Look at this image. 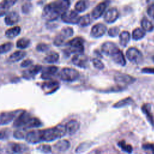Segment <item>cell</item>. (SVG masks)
<instances>
[{
    "instance_id": "1",
    "label": "cell",
    "mask_w": 154,
    "mask_h": 154,
    "mask_svg": "<svg viewBox=\"0 0 154 154\" xmlns=\"http://www.w3.org/2000/svg\"><path fill=\"white\" fill-rule=\"evenodd\" d=\"M70 2L67 0L56 1L46 4L43 9V17L45 19L52 21L56 20L67 10Z\"/></svg>"
},
{
    "instance_id": "2",
    "label": "cell",
    "mask_w": 154,
    "mask_h": 154,
    "mask_svg": "<svg viewBox=\"0 0 154 154\" xmlns=\"http://www.w3.org/2000/svg\"><path fill=\"white\" fill-rule=\"evenodd\" d=\"M66 134L65 125H58L54 128L40 130L41 142L51 141Z\"/></svg>"
},
{
    "instance_id": "3",
    "label": "cell",
    "mask_w": 154,
    "mask_h": 154,
    "mask_svg": "<svg viewBox=\"0 0 154 154\" xmlns=\"http://www.w3.org/2000/svg\"><path fill=\"white\" fill-rule=\"evenodd\" d=\"M66 45L68 46V52L70 53L82 54L84 50V40L81 37H75L67 42Z\"/></svg>"
},
{
    "instance_id": "4",
    "label": "cell",
    "mask_w": 154,
    "mask_h": 154,
    "mask_svg": "<svg viewBox=\"0 0 154 154\" xmlns=\"http://www.w3.org/2000/svg\"><path fill=\"white\" fill-rule=\"evenodd\" d=\"M61 80L67 82H72L76 80L79 76V72L75 69L65 67L61 69L59 73Z\"/></svg>"
},
{
    "instance_id": "5",
    "label": "cell",
    "mask_w": 154,
    "mask_h": 154,
    "mask_svg": "<svg viewBox=\"0 0 154 154\" xmlns=\"http://www.w3.org/2000/svg\"><path fill=\"white\" fill-rule=\"evenodd\" d=\"M79 16L75 10H67L61 15V19L67 23L76 24L79 20Z\"/></svg>"
},
{
    "instance_id": "6",
    "label": "cell",
    "mask_w": 154,
    "mask_h": 154,
    "mask_svg": "<svg viewBox=\"0 0 154 154\" xmlns=\"http://www.w3.org/2000/svg\"><path fill=\"white\" fill-rule=\"evenodd\" d=\"M128 59L134 63H140L142 61L143 55L141 52L135 48H130L126 51Z\"/></svg>"
},
{
    "instance_id": "7",
    "label": "cell",
    "mask_w": 154,
    "mask_h": 154,
    "mask_svg": "<svg viewBox=\"0 0 154 154\" xmlns=\"http://www.w3.org/2000/svg\"><path fill=\"white\" fill-rule=\"evenodd\" d=\"M28 149L27 146L23 144L11 143L8 144L7 152L8 154H21L25 152Z\"/></svg>"
},
{
    "instance_id": "8",
    "label": "cell",
    "mask_w": 154,
    "mask_h": 154,
    "mask_svg": "<svg viewBox=\"0 0 154 154\" xmlns=\"http://www.w3.org/2000/svg\"><path fill=\"white\" fill-rule=\"evenodd\" d=\"M31 118V116L28 112L25 111H23L16 117V119L14 122L13 125L14 126L17 128L22 127L23 128L27 124V123L29 122Z\"/></svg>"
},
{
    "instance_id": "9",
    "label": "cell",
    "mask_w": 154,
    "mask_h": 154,
    "mask_svg": "<svg viewBox=\"0 0 154 154\" xmlns=\"http://www.w3.org/2000/svg\"><path fill=\"white\" fill-rule=\"evenodd\" d=\"M20 111H5L0 113V125H7L13 121L17 116Z\"/></svg>"
},
{
    "instance_id": "10",
    "label": "cell",
    "mask_w": 154,
    "mask_h": 154,
    "mask_svg": "<svg viewBox=\"0 0 154 154\" xmlns=\"http://www.w3.org/2000/svg\"><path fill=\"white\" fill-rule=\"evenodd\" d=\"M73 63L81 68H85L87 66L88 58L87 57L82 54H75L72 60Z\"/></svg>"
},
{
    "instance_id": "11",
    "label": "cell",
    "mask_w": 154,
    "mask_h": 154,
    "mask_svg": "<svg viewBox=\"0 0 154 154\" xmlns=\"http://www.w3.org/2000/svg\"><path fill=\"white\" fill-rule=\"evenodd\" d=\"M102 51L107 55H110L111 57L117 51L119 50L118 46L112 42H106L104 43L101 47Z\"/></svg>"
},
{
    "instance_id": "12",
    "label": "cell",
    "mask_w": 154,
    "mask_h": 154,
    "mask_svg": "<svg viewBox=\"0 0 154 154\" xmlns=\"http://www.w3.org/2000/svg\"><path fill=\"white\" fill-rule=\"evenodd\" d=\"M114 80L119 84L129 85L133 83L135 81V79L127 74L117 73L114 76Z\"/></svg>"
},
{
    "instance_id": "13",
    "label": "cell",
    "mask_w": 154,
    "mask_h": 154,
    "mask_svg": "<svg viewBox=\"0 0 154 154\" xmlns=\"http://www.w3.org/2000/svg\"><path fill=\"white\" fill-rule=\"evenodd\" d=\"M106 26L102 23H97L94 25L91 30V35L94 38L102 37L106 31Z\"/></svg>"
},
{
    "instance_id": "14",
    "label": "cell",
    "mask_w": 154,
    "mask_h": 154,
    "mask_svg": "<svg viewBox=\"0 0 154 154\" xmlns=\"http://www.w3.org/2000/svg\"><path fill=\"white\" fill-rule=\"evenodd\" d=\"M108 5V2L104 1L97 5L91 11V17L95 19L100 17L105 11Z\"/></svg>"
},
{
    "instance_id": "15",
    "label": "cell",
    "mask_w": 154,
    "mask_h": 154,
    "mask_svg": "<svg viewBox=\"0 0 154 154\" xmlns=\"http://www.w3.org/2000/svg\"><path fill=\"white\" fill-rule=\"evenodd\" d=\"M119 16L118 10L115 7L109 8L104 15V19L107 23H113Z\"/></svg>"
},
{
    "instance_id": "16",
    "label": "cell",
    "mask_w": 154,
    "mask_h": 154,
    "mask_svg": "<svg viewBox=\"0 0 154 154\" xmlns=\"http://www.w3.org/2000/svg\"><path fill=\"white\" fill-rule=\"evenodd\" d=\"M42 69V66L38 64L32 66L29 69L25 70L23 73V78L26 79H30L36 75Z\"/></svg>"
},
{
    "instance_id": "17",
    "label": "cell",
    "mask_w": 154,
    "mask_h": 154,
    "mask_svg": "<svg viewBox=\"0 0 154 154\" xmlns=\"http://www.w3.org/2000/svg\"><path fill=\"white\" fill-rule=\"evenodd\" d=\"M20 16L19 14L15 11L9 12L5 17V22L7 25H13L19 22Z\"/></svg>"
},
{
    "instance_id": "18",
    "label": "cell",
    "mask_w": 154,
    "mask_h": 154,
    "mask_svg": "<svg viewBox=\"0 0 154 154\" xmlns=\"http://www.w3.org/2000/svg\"><path fill=\"white\" fill-rule=\"evenodd\" d=\"M65 128L66 130V134L73 135L79 129V123L75 120H71L65 125Z\"/></svg>"
},
{
    "instance_id": "19",
    "label": "cell",
    "mask_w": 154,
    "mask_h": 154,
    "mask_svg": "<svg viewBox=\"0 0 154 154\" xmlns=\"http://www.w3.org/2000/svg\"><path fill=\"white\" fill-rule=\"evenodd\" d=\"M16 1L14 0H5L0 2V16L5 15L8 11L10 7H11Z\"/></svg>"
},
{
    "instance_id": "20",
    "label": "cell",
    "mask_w": 154,
    "mask_h": 154,
    "mask_svg": "<svg viewBox=\"0 0 154 154\" xmlns=\"http://www.w3.org/2000/svg\"><path fill=\"white\" fill-rule=\"evenodd\" d=\"M58 71V67L54 66L47 67L42 72L41 78L43 79H50L52 76Z\"/></svg>"
},
{
    "instance_id": "21",
    "label": "cell",
    "mask_w": 154,
    "mask_h": 154,
    "mask_svg": "<svg viewBox=\"0 0 154 154\" xmlns=\"http://www.w3.org/2000/svg\"><path fill=\"white\" fill-rule=\"evenodd\" d=\"M59 87V83L57 81H48L45 82L42 84V88L45 91H48V93H52Z\"/></svg>"
},
{
    "instance_id": "22",
    "label": "cell",
    "mask_w": 154,
    "mask_h": 154,
    "mask_svg": "<svg viewBox=\"0 0 154 154\" xmlns=\"http://www.w3.org/2000/svg\"><path fill=\"white\" fill-rule=\"evenodd\" d=\"M26 55V52L22 51H16L10 55L8 61L10 63H15L22 60Z\"/></svg>"
},
{
    "instance_id": "23",
    "label": "cell",
    "mask_w": 154,
    "mask_h": 154,
    "mask_svg": "<svg viewBox=\"0 0 154 154\" xmlns=\"http://www.w3.org/2000/svg\"><path fill=\"white\" fill-rule=\"evenodd\" d=\"M111 57L115 63L120 64V66H123L126 64V60L122 52L120 49L117 51L116 52H115L111 56Z\"/></svg>"
},
{
    "instance_id": "24",
    "label": "cell",
    "mask_w": 154,
    "mask_h": 154,
    "mask_svg": "<svg viewBox=\"0 0 154 154\" xmlns=\"http://www.w3.org/2000/svg\"><path fill=\"white\" fill-rule=\"evenodd\" d=\"M42 126V122L40 120L34 117H31V118L29 119V122L27 123V124L23 127L22 129L24 130H26L29 128H37Z\"/></svg>"
},
{
    "instance_id": "25",
    "label": "cell",
    "mask_w": 154,
    "mask_h": 154,
    "mask_svg": "<svg viewBox=\"0 0 154 154\" xmlns=\"http://www.w3.org/2000/svg\"><path fill=\"white\" fill-rule=\"evenodd\" d=\"M20 31H21L20 27L19 26H16L13 28H10L9 29H8L5 31V34L7 37L12 38H14V37L17 36L20 34Z\"/></svg>"
},
{
    "instance_id": "26",
    "label": "cell",
    "mask_w": 154,
    "mask_h": 154,
    "mask_svg": "<svg viewBox=\"0 0 154 154\" xmlns=\"http://www.w3.org/2000/svg\"><path fill=\"white\" fill-rule=\"evenodd\" d=\"M70 142L66 140H61L56 143L54 145L55 148L59 151H66L70 147Z\"/></svg>"
},
{
    "instance_id": "27",
    "label": "cell",
    "mask_w": 154,
    "mask_h": 154,
    "mask_svg": "<svg viewBox=\"0 0 154 154\" xmlns=\"http://www.w3.org/2000/svg\"><path fill=\"white\" fill-rule=\"evenodd\" d=\"M141 25L142 26V29L144 31L150 32L152 31L154 28V25L148 19L144 17L141 22Z\"/></svg>"
},
{
    "instance_id": "28",
    "label": "cell",
    "mask_w": 154,
    "mask_h": 154,
    "mask_svg": "<svg viewBox=\"0 0 154 154\" xmlns=\"http://www.w3.org/2000/svg\"><path fill=\"white\" fill-rule=\"evenodd\" d=\"M59 59V54L56 52H51L45 57V61L48 63H55Z\"/></svg>"
},
{
    "instance_id": "29",
    "label": "cell",
    "mask_w": 154,
    "mask_h": 154,
    "mask_svg": "<svg viewBox=\"0 0 154 154\" xmlns=\"http://www.w3.org/2000/svg\"><path fill=\"white\" fill-rule=\"evenodd\" d=\"M130 34L128 31H123L120 34V43L121 45L126 46L130 40Z\"/></svg>"
},
{
    "instance_id": "30",
    "label": "cell",
    "mask_w": 154,
    "mask_h": 154,
    "mask_svg": "<svg viewBox=\"0 0 154 154\" xmlns=\"http://www.w3.org/2000/svg\"><path fill=\"white\" fill-rule=\"evenodd\" d=\"M141 109H142L143 112L146 115L147 118L149 120V121L150 122V123L152 125H154V122H153L152 114L150 112V105L148 104V103H146V104L143 105V106L141 107Z\"/></svg>"
},
{
    "instance_id": "31",
    "label": "cell",
    "mask_w": 154,
    "mask_h": 154,
    "mask_svg": "<svg viewBox=\"0 0 154 154\" xmlns=\"http://www.w3.org/2000/svg\"><path fill=\"white\" fill-rule=\"evenodd\" d=\"M145 35H146V32L142 28H135L132 31V37L133 39L137 40L143 38L145 36Z\"/></svg>"
},
{
    "instance_id": "32",
    "label": "cell",
    "mask_w": 154,
    "mask_h": 154,
    "mask_svg": "<svg viewBox=\"0 0 154 154\" xmlns=\"http://www.w3.org/2000/svg\"><path fill=\"white\" fill-rule=\"evenodd\" d=\"M59 34L64 38V39H66L67 38H69L70 37H71L73 34V28L69 26H66L64 27L61 31H60V32L59 33Z\"/></svg>"
},
{
    "instance_id": "33",
    "label": "cell",
    "mask_w": 154,
    "mask_h": 154,
    "mask_svg": "<svg viewBox=\"0 0 154 154\" xmlns=\"http://www.w3.org/2000/svg\"><path fill=\"white\" fill-rule=\"evenodd\" d=\"M92 22V19L89 14H87L84 16L80 17L78 24L82 26H85L90 25Z\"/></svg>"
},
{
    "instance_id": "34",
    "label": "cell",
    "mask_w": 154,
    "mask_h": 154,
    "mask_svg": "<svg viewBox=\"0 0 154 154\" xmlns=\"http://www.w3.org/2000/svg\"><path fill=\"white\" fill-rule=\"evenodd\" d=\"M30 44L29 39L27 38H21L16 42V46L20 49H25L29 46Z\"/></svg>"
},
{
    "instance_id": "35",
    "label": "cell",
    "mask_w": 154,
    "mask_h": 154,
    "mask_svg": "<svg viewBox=\"0 0 154 154\" xmlns=\"http://www.w3.org/2000/svg\"><path fill=\"white\" fill-rule=\"evenodd\" d=\"M132 102V99L131 97H126V98H125V99L117 102V103H116L113 105V106L114 108H120V107L129 105Z\"/></svg>"
},
{
    "instance_id": "36",
    "label": "cell",
    "mask_w": 154,
    "mask_h": 154,
    "mask_svg": "<svg viewBox=\"0 0 154 154\" xmlns=\"http://www.w3.org/2000/svg\"><path fill=\"white\" fill-rule=\"evenodd\" d=\"M88 7V5L86 1H78L75 6L76 11L78 12H82L85 11Z\"/></svg>"
},
{
    "instance_id": "37",
    "label": "cell",
    "mask_w": 154,
    "mask_h": 154,
    "mask_svg": "<svg viewBox=\"0 0 154 154\" xmlns=\"http://www.w3.org/2000/svg\"><path fill=\"white\" fill-rule=\"evenodd\" d=\"M119 147L124 151H125L126 152H128V153H131L132 150V146L130 145V144H126V142L124 141V140H122V141H120L118 143Z\"/></svg>"
},
{
    "instance_id": "38",
    "label": "cell",
    "mask_w": 154,
    "mask_h": 154,
    "mask_svg": "<svg viewBox=\"0 0 154 154\" xmlns=\"http://www.w3.org/2000/svg\"><path fill=\"white\" fill-rule=\"evenodd\" d=\"M13 47V43L11 42H7L0 45V54H4L9 51Z\"/></svg>"
},
{
    "instance_id": "39",
    "label": "cell",
    "mask_w": 154,
    "mask_h": 154,
    "mask_svg": "<svg viewBox=\"0 0 154 154\" xmlns=\"http://www.w3.org/2000/svg\"><path fill=\"white\" fill-rule=\"evenodd\" d=\"M25 130L23 129L16 130V131L14 132V137L17 139H23L26 137V135L27 134V133H25Z\"/></svg>"
},
{
    "instance_id": "40",
    "label": "cell",
    "mask_w": 154,
    "mask_h": 154,
    "mask_svg": "<svg viewBox=\"0 0 154 154\" xmlns=\"http://www.w3.org/2000/svg\"><path fill=\"white\" fill-rule=\"evenodd\" d=\"M92 63L93 66L97 69L101 70L103 69L104 67V64L102 63V62L98 58H93L92 60Z\"/></svg>"
},
{
    "instance_id": "41",
    "label": "cell",
    "mask_w": 154,
    "mask_h": 154,
    "mask_svg": "<svg viewBox=\"0 0 154 154\" xmlns=\"http://www.w3.org/2000/svg\"><path fill=\"white\" fill-rule=\"evenodd\" d=\"M119 32V29L117 26H114V27L110 28L108 31V35L111 37L117 36L118 35Z\"/></svg>"
},
{
    "instance_id": "42",
    "label": "cell",
    "mask_w": 154,
    "mask_h": 154,
    "mask_svg": "<svg viewBox=\"0 0 154 154\" xmlns=\"http://www.w3.org/2000/svg\"><path fill=\"white\" fill-rule=\"evenodd\" d=\"M31 8H32V4L29 2L25 3L22 7V12L25 13H28L31 11Z\"/></svg>"
},
{
    "instance_id": "43",
    "label": "cell",
    "mask_w": 154,
    "mask_h": 154,
    "mask_svg": "<svg viewBox=\"0 0 154 154\" xmlns=\"http://www.w3.org/2000/svg\"><path fill=\"white\" fill-rule=\"evenodd\" d=\"M38 149L45 153H49L51 151V147L49 145L42 144L38 146Z\"/></svg>"
},
{
    "instance_id": "44",
    "label": "cell",
    "mask_w": 154,
    "mask_h": 154,
    "mask_svg": "<svg viewBox=\"0 0 154 154\" xmlns=\"http://www.w3.org/2000/svg\"><path fill=\"white\" fill-rule=\"evenodd\" d=\"M48 45L45 43H39L36 46V49L39 52H44L48 49Z\"/></svg>"
},
{
    "instance_id": "45",
    "label": "cell",
    "mask_w": 154,
    "mask_h": 154,
    "mask_svg": "<svg viewBox=\"0 0 154 154\" xmlns=\"http://www.w3.org/2000/svg\"><path fill=\"white\" fill-rule=\"evenodd\" d=\"M147 14L154 20V4H151L147 8Z\"/></svg>"
},
{
    "instance_id": "46",
    "label": "cell",
    "mask_w": 154,
    "mask_h": 154,
    "mask_svg": "<svg viewBox=\"0 0 154 154\" xmlns=\"http://www.w3.org/2000/svg\"><path fill=\"white\" fill-rule=\"evenodd\" d=\"M8 136V131L7 130L3 129L0 131V140L6 139Z\"/></svg>"
},
{
    "instance_id": "47",
    "label": "cell",
    "mask_w": 154,
    "mask_h": 154,
    "mask_svg": "<svg viewBox=\"0 0 154 154\" xmlns=\"http://www.w3.org/2000/svg\"><path fill=\"white\" fill-rule=\"evenodd\" d=\"M32 63V61L30 59H27V60H25L24 61H23L20 64V66L23 67H28Z\"/></svg>"
},
{
    "instance_id": "48",
    "label": "cell",
    "mask_w": 154,
    "mask_h": 154,
    "mask_svg": "<svg viewBox=\"0 0 154 154\" xmlns=\"http://www.w3.org/2000/svg\"><path fill=\"white\" fill-rule=\"evenodd\" d=\"M141 72L143 73H152L154 74V68L152 67H145L143 68L141 70Z\"/></svg>"
},
{
    "instance_id": "49",
    "label": "cell",
    "mask_w": 154,
    "mask_h": 154,
    "mask_svg": "<svg viewBox=\"0 0 154 154\" xmlns=\"http://www.w3.org/2000/svg\"><path fill=\"white\" fill-rule=\"evenodd\" d=\"M143 147L145 149L151 150L154 154V144H145L143 146Z\"/></svg>"
},
{
    "instance_id": "50",
    "label": "cell",
    "mask_w": 154,
    "mask_h": 154,
    "mask_svg": "<svg viewBox=\"0 0 154 154\" xmlns=\"http://www.w3.org/2000/svg\"><path fill=\"white\" fill-rule=\"evenodd\" d=\"M152 60H153V61H154V55L152 57Z\"/></svg>"
},
{
    "instance_id": "51",
    "label": "cell",
    "mask_w": 154,
    "mask_h": 154,
    "mask_svg": "<svg viewBox=\"0 0 154 154\" xmlns=\"http://www.w3.org/2000/svg\"><path fill=\"white\" fill-rule=\"evenodd\" d=\"M1 153V149H0V154Z\"/></svg>"
}]
</instances>
